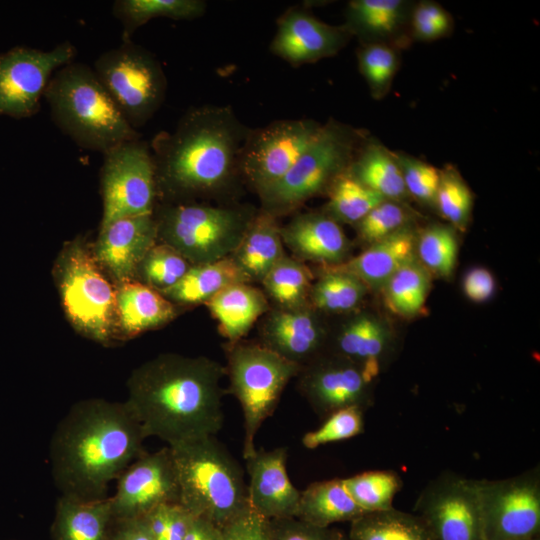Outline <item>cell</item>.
Returning a JSON list of instances; mask_svg holds the SVG:
<instances>
[{"label":"cell","instance_id":"obj_1","mask_svg":"<svg viewBox=\"0 0 540 540\" xmlns=\"http://www.w3.org/2000/svg\"><path fill=\"white\" fill-rule=\"evenodd\" d=\"M225 367L204 356L161 354L135 368L125 403L146 437L168 446L215 436L224 422Z\"/></svg>","mask_w":540,"mask_h":540},{"label":"cell","instance_id":"obj_2","mask_svg":"<svg viewBox=\"0 0 540 540\" xmlns=\"http://www.w3.org/2000/svg\"><path fill=\"white\" fill-rule=\"evenodd\" d=\"M144 430L125 402L75 403L51 437L49 463L61 496L107 497L109 484L144 453Z\"/></svg>","mask_w":540,"mask_h":540},{"label":"cell","instance_id":"obj_3","mask_svg":"<svg viewBox=\"0 0 540 540\" xmlns=\"http://www.w3.org/2000/svg\"><path fill=\"white\" fill-rule=\"evenodd\" d=\"M249 133L230 107L188 109L172 132L152 142L157 196L182 202L226 187L240 172Z\"/></svg>","mask_w":540,"mask_h":540},{"label":"cell","instance_id":"obj_4","mask_svg":"<svg viewBox=\"0 0 540 540\" xmlns=\"http://www.w3.org/2000/svg\"><path fill=\"white\" fill-rule=\"evenodd\" d=\"M44 98L55 125L82 149L104 154L140 137L87 64L73 61L59 68Z\"/></svg>","mask_w":540,"mask_h":540},{"label":"cell","instance_id":"obj_5","mask_svg":"<svg viewBox=\"0 0 540 540\" xmlns=\"http://www.w3.org/2000/svg\"><path fill=\"white\" fill-rule=\"evenodd\" d=\"M168 447L177 472L179 503L192 516L222 529L250 507L243 470L215 436Z\"/></svg>","mask_w":540,"mask_h":540},{"label":"cell","instance_id":"obj_6","mask_svg":"<svg viewBox=\"0 0 540 540\" xmlns=\"http://www.w3.org/2000/svg\"><path fill=\"white\" fill-rule=\"evenodd\" d=\"M362 133L334 120L322 127L292 168L277 182L259 191L262 209L286 213L322 193L350 167L363 142Z\"/></svg>","mask_w":540,"mask_h":540},{"label":"cell","instance_id":"obj_7","mask_svg":"<svg viewBox=\"0 0 540 540\" xmlns=\"http://www.w3.org/2000/svg\"><path fill=\"white\" fill-rule=\"evenodd\" d=\"M256 212L245 207L169 203L156 219L158 238L191 265L231 256Z\"/></svg>","mask_w":540,"mask_h":540},{"label":"cell","instance_id":"obj_8","mask_svg":"<svg viewBox=\"0 0 540 540\" xmlns=\"http://www.w3.org/2000/svg\"><path fill=\"white\" fill-rule=\"evenodd\" d=\"M84 241L66 244L54 267L62 307L77 332L108 343L116 333L115 288Z\"/></svg>","mask_w":540,"mask_h":540},{"label":"cell","instance_id":"obj_9","mask_svg":"<svg viewBox=\"0 0 540 540\" xmlns=\"http://www.w3.org/2000/svg\"><path fill=\"white\" fill-rule=\"evenodd\" d=\"M301 367L262 343L228 345L225 367L228 391L238 400L243 412L244 459L255 453V437L260 427L273 414L285 387Z\"/></svg>","mask_w":540,"mask_h":540},{"label":"cell","instance_id":"obj_10","mask_svg":"<svg viewBox=\"0 0 540 540\" xmlns=\"http://www.w3.org/2000/svg\"><path fill=\"white\" fill-rule=\"evenodd\" d=\"M93 70L135 130L144 126L165 100L167 79L160 62L132 40L100 54Z\"/></svg>","mask_w":540,"mask_h":540},{"label":"cell","instance_id":"obj_11","mask_svg":"<svg viewBox=\"0 0 540 540\" xmlns=\"http://www.w3.org/2000/svg\"><path fill=\"white\" fill-rule=\"evenodd\" d=\"M100 183L103 199L100 228L125 217L153 214L157 188L148 143L139 137L105 152Z\"/></svg>","mask_w":540,"mask_h":540},{"label":"cell","instance_id":"obj_12","mask_svg":"<svg viewBox=\"0 0 540 540\" xmlns=\"http://www.w3.org/2000/svg\"><path fill=\"white\" fill-rule=\"evenodd\" d=\"M477 486L484 540L539 537V465L506 479H477Z\"/></svg>","mask_w":540,"mask_h":540},{"label":"cell","instance_id":"obj_13","mask_svg":"<svg viewBox=\"0 0 540 540\" xmlns=\"http://www.w3.org/2000/svg\"><path fill=\"white\" fill-rule=\"evenodd\" d=\"M76 54L75 46L64 41L46 51L16 47L0 55V116L36 114L51 77Z\"/></svg>","mask_w":540,"mask_h":540},{"label":"cell","instance_id":"obj_14","mask_svg":"<svg viewBox=\"0 0 540 540\" xmlns=\"http://www.w3.org/2000/svg\"><path fill=\"white\" fill-rule=\"evenodd\" d=\"M414 511L433 540H484L477 479L442 473L423 488Z\"/></svg>","mask_w":540,"mask_h":540},{"label":"cell","instance_id":"obj_15","mask_svg":"<svg viewBox=\"0 0 540 540\" xmlns=\"http://www.w3.org/2000/svg\"><path fill=\"white\" fill-rule=\"evenodd\" d=\"M311 119L279 120L250 131L240 158V173L259 192L281 179L319 133Z\"/></svg>","mask_w":540,"mask_h":540},{"label":"cell","instance_id":"obj_16","mask_svg":"<svg viewBox=\"0 0 540 540\" xmlns=\"http://www.w3.org/2000/svg\"><path fill=\"white\" fill-rule=\"evenodd\" d=\"M298 387L314 412L325 419L333 412L372 405L371 381L362 368L337 354H320L303 365Z\"/></svg>","mask_w":540,"mask_h":540},{"label":"cell","instance_id":"obj_17","mask_svg":"<svg viewBox=\"0 0 540 540\" xmlns=\"http://www.w3.org/2000/svg\"><path fill=\"white\" fill-rule=\"evenodd\" d=\"M179 484L170 447L143 453L117 478L110 497L113 517H143L155 507L179 503Z\"/></svg>","mask_w":540,"mask_h":540},{"label":"cell","instance_id":"obj_18","mask_svg":"<svg viewBox=\"0 0 540 540\" xmlns=\"http://www.w3.org/2000/svg\"><path fill=\"white\" fill-rule=\"evenodd\" d=\"M350 37L344 26L329 25L293 8L279 19L270 50L292 65H301L337 54Z\"/></svg>","mask_w":540,"mask_h":540},{"label":"cell","instance_id":"obj_19","mask_svg":"<svg viewBox=\"0 0 540 540\" xmlns=\"http://www.w3.org/2000/svg\"><path fill=\"white\" fill-rule=\"evenodd\" d=\"M157 238L154 213L125 217L100 228L93 254L117 284L136 280L138 267Z\"/></svg>","mask_w":540,"mask_h":540},{"label":"cell","instance_id":"obj_20","mask_svg":"<svg viewBox=\"0 0 540 540\" xmlns=\"http://www.w3.org/2000/svg\"><path fill=\"white\" fill-rule=\"evenodd\" d=\"M245 461L250 508L267 520L296 517L301 491L287 473V448L256 449Z\"/></svg>","mask_w":540,"mask_h":540},{"label":"cell","instance_id":"obj_21","mask_svg":"<svg viewBox=\"0 0 540 540\" xmlns=\"http://www.w3.org/2000/svg\"><path fill=\"white\" fill-rule=\"evenodd\" d=\"M261 336L264 346L300 366L322 354L325 343L324 329L308 306L274 310Z\"/></svg>","mask_w":540,"mask_h":540},{"label":"cell","instance_id":"obj_22","mask_svg":"<svg viewBox=\"0 0 540 540\" xmlns=\"http://www.w3.org/2000/svg\"><path fill=\"white\" fill-rule=\"evenodd\" d=\"M283 244L299 261L335 266L345 262L350 243L340 224L325 212L296 215L280 227Z\"/></svg>","mask_w":540,"mask_h":540},{"label":"cell","instance_id":"obj_23","mask_svg":"<svg viewBox=\"0 0 540 540\" xmlns=\"http://www.w3.org/2000/svg\"><path fill=\"white\" fill-rule=\"evenodd\" d=\"M414 5L405 0H353L347 5L343 26L362 44L379 43L399 49L411 39Z\"/></svg>","mask_w":540,"mask_h":540},{"label":"cell","instance_id":"obj_24","mask_svg":"<svg viewBox=\"0 0 540 540\" xmlns=\"http://www.w3.org/2000/svg\"><path fill=\"white\" fill-rule=\"evenodd\" d=\"M417 235L411 225L372 243L359 255L333 267L361 280L368 289L379 290L401 267L416 259Z\"/></svg>","mask_w":540,"mask_h":540},{"label":"cell","instance_id":"obj_25","mask_svg":"<svg viewBox=\"0 0 540 540\" xmlns=\"http://www.w3.org/2000/svg\"><path fill=\"white\" fill-rule=\"evenodd\" d=\"M115 296L118 329L126 336L158 328L176 317L171 301L138 280L117 284Z\"/></svg>","mask_w":540,"mask_h":540},{"label":"cell","instance_id":"obj_26","mask_svg":"<svg viewBox=\"0 0 540 540\" xmlns=\"http://www.w3.org/2000/svg\"><path fill=\"white\" fill-rule=\"evenodd\" d=\"M391 332L378 318L361 314L342 327L336 338L334 354L359 365L374 381L391 346Z\"/></svg>","mask_w":540,"mask_h":540},{"label":"cell","instance_id":"obj_27","mask_svg":"<svg viewBox=\"0 0 540 540\" xmlns=\"http://www.w3.org/2000/svg\"><path fill=\"white\" fill-rule=\"evenodd\" d=\"M205 305L217 321L220 334L229 344L239 342L269 308L264 293L249 283L230 285Z\"/></svg>","mask_w":540,"mask_h":540},{"label":"cell","instance_id":"obj_28","mask_svg":"<svg viewBox=\"0 0 540 540\" xmlns=\"http://www.w3.org/2000/svg\"><path fill=\"white\" fill-rule=\"evenodd\" d=\"M284 255L276 216L262 209L253 216L231 257L250 281L261 282Z\"/></svg>","mask_w":540,"mask_h":540},{"label":"cell","instance_id":"obj_29","mask_svg":"<svg viewBox=\"0 0 540 540\" xmlns=\"http://www.w3.org/2000/svg\"><path fill=\"white\" fill-rule=\"evenodd\" d=\"M113 518L108 496L85 501L60 495L51 537L52 540H107Z\"/></svg>","mask_w":540,"mask_h":540},{"label":"cell","instance_id":"obj_30","mask_svg":"<svg viewBox=\"0 0 540 540\" xmlns=\"http://www.w3.org/2000/svg\"><path fill=\"white\" fill-rule=\"evenodd\" d=\"M249 282L234 259L227 256L214 262L191 265L174 286L161 294L173 304H205L226 287Z\"/></svg>","mask_w":540,"mask_h":540},{"label":"cell","instance_id":"obj_31","mask_svg":"<svg viewBox=\"0 0 540 540\" xmlns=\"http://www.w3.org/2000/svg\"><path fill=\"white\" fill-rule=\"evenodd\" d=\"M365 512L349 493L344 479L311 483L301 491L297 516L301 521L319 528L338 522H352Z\"/></svg>","mask_w":540,"mask_h":540},{"label":"cell","instance_id":"obj_32","mask_svg":"<svg viewBox=\"0 0 540 540\" xmlns=\"http://www.w3.org/2000/svg\"><path fill=\"white\" fill-rule=\"evenodd\" d=\"M349 171L385 200L403 203L409 196L394 153L375 140H363Z\"/></svg>","mask_w":540,"mask_h":540},{"label":"cell","instance_id":"obj_33","mask_svg":"<svg viewBox=\"0 0 540 540\" xmlns=\"http://www.w3.org/2000/svg\"><path fill=\"white\" fill-rule=\"evenodd\" d=\"M206 6L202 0H117L112 5V13L122 25V41H128L139 27L153 18L193 20L205 13Z\"/></svg>","mask_w":540,"mask_h":540},{"label":"cell","instance_id":"obj_34","mask_svg":"<svg viewBox=\"0 0 540 540\" xmlns=\"http://www.w3.org/2000/svg\"><path fill=\"white\" fill-rule=\"evenodd\" d=\"M348 540H433L416 514L395 508L364 513L350 522Z\"/></svg>","mask_w":540,"mask_h":540},{"label":"cell","instance_id":"obj_35","mask_svg":"<svg viewBox=\"0 0 540 540\" xmlns=\"http://www.w3.org/2000/svg\"><path fill=\"white\" fill-rule=\"evenodd\" d=\"M430 286L431 274L416 258L396 271L381 290L386 307L409 318L423 310Z\"/></svg>","mask_w":540,"mask_h":540},{"label":"cell","instance_id":"obj_36","mask_svg":"<svg viewBox=\"0 0 540 540\" xmlns=\"http://www.w3.org/2000/svg\"><path fill=\"white\" fill-rule=\"evenodd\" d=\"M311 277L309 268L303 262L284 255L261 282L268 296L280 308L295 309L307 306Z\"/></svg>","mask_w":540,"mask_h":540},{"label":"cell","instance_id":"obj_37","mask_svg":"<svg viewBox=\"0 0 540 540\" xmlns=\"http://www.w3.org/2000/svg\"><path fill=\"white\" fill-rule=\"evenodd\" d=\"M325 213L335 221L356 225L385 200L358 181L348 170L339 175L327 191Z\"/></svg>","mask_w":540,"mask_h":540},{"label":"cell","instance_id":"obj_38","mask_svg":"<svg viewBox=\"0 0 540 540\" xmlns=\"http://www.w3.org/2000/svg\"><path fill=\"white\" fill-rule=\"evenodd\" d=\"M326 269L311 287L312 305L330 313L348 312L358 307L367 293L366 285L348 272L329 266Z\"/></svg>","mask_w":540,"mask_h":540},{"label":"cell","instance_id":"obj_39","mask_svg":"<svg viewBox=\"0 0 540 540\" xmlns=\"http://www.w3.org/2000/svg\"><path fill=\"white\" fill-rule=\"evenodd\" d=\"M345 485L363 512L394 508L393 500L402 488L401 477L393 470H372L344 478Z\"/></svg>","mask_w":540,"mask_h":540},{"label":"cell","instance_id":"obj_40","mask_svg":"<svg viewBox=\"0 0 540 540\" xmlns=\"http://www.w3.org/2000/svg\"><path fill=\"white\" fill-rule=\"evenodd\" d=\"M458 257L455 229L448 225H430L417 237L416 258L431 274L452 276Z\"/></svg>","mask_w":540,"mask_h":540},{"label":"cell","instance_id":"obj_41","mask_svg":"<svg viewBox=\"0 0 540 540\" xmlns=\"http://www.w3.org/2000/svg\"><path fill=\"white\" fill-rule=\"evenodd\" d=\"M435 207L455 230L465 231L473 208V194L458 170L447 165L440 170Z\"/></svg>","mask_w":540,"mask_h":540},{"label":"cell","instance_id":"obj_42","mask_svg":"<svg viewBox=\"0 0 540 540\" xmlns=\"http://www.w3.org/2000/svg\"><path fill=\"white\" fill-rule=\"evenodd\" d=\"M190 267L191 264L171 246L155 244L141 261L136 278L163 293L174 286Z\"/></svg>","mask_w":540,"mask_h":540},{"label":"cell","instance_id":"obj_43","mask_svg":"<svg viewBox=\"0 0 540 540\" xmlns=\"http://www.w3.org/2000/svg\"><path fill=\"white\" fill-rule=\"evenodd\" d=\"M398 49L379 43L362 44L359 49V70L375 99L383 98L390 90L399 68Z\"/></svg>","mask_w":540,"mask_h":540},{"label":"cell","instance_id":"obj_44","mask_svg":"<svg viewBox=\"0 0 540 540\" xmlns=\"http://www.w3.org/2000/svg\"><path fill=\"white\" fill-rule=\"evenodd\" d=\"M411 211L402 203L383 200L355 227L361 240L369 245L410 225Z\"/></svg>","mask_w":540,"mask_h":540},{"label":"cell","instance_id":"obj_45","mask_svg":"<svg viewBox=\"0 0 540 540\" xmlns=\"http://www.w3.org/2000/svg\"><path fill=\"white\" fill-rule=\"evenodd\" d=\"M364 410L348 407L337 410L324 419L316 430L307 432L302 437V444L307 449L347 440L361 434L364 430Z\"/></svg>","mask_w":540,"mask_h":540},{"label":"cell","instance_id":"obj_46","mask_svg":"<svg viewBox=\"0 0 540 540\" xmlns=\"http://www.w3.org/2000/svg\"><path fill=\"white\" fill-rule=\"evenodd\" d=\"M409 196L423 205L435 206L440 170L403 152H393Z\"/></svg>","mask_w":540,"mask_h":540},{"label":"cell","instance_id":"obj_47","mask_svg":"<svg viewBox=\"0 0 540 540\" xmlns=\"http://www.w3.org/2000/svg\"><path fill=\"white\" fill-rule=\"evenodd\" d=\"M193 517L180 503H166L142 518L153 540H184Z\"/></svg>","mask_w":540,"mask_h":540},{"label":"cell","instance_id":"obj_48","mask_svg":"<svg viewBox=\"0 0 540 540\" xmlns=\"http://www.w3.org/2000/svg\"><path fill=\"white\" fill-rule=\"evenodd\" d=\"M452 29L453 19L440 4L420 1L414 5L410 18L411 38L433 41L448 36Z\"/></svg>","mask_w":540,"mask_h":540},{"label":"cell","instance_id":"obj_49","mask_svg":"<svg viewBox=\"0 0 540 540\" xmlns=\"http://www.w3.org/2000/svg\"><path fill=\"white\" fill-rule=\"evenodd\" d=\"M221 530L222 540H271L269 520L250 507Z\"/></svg>","mask_w":540,"mask_h":540},{"label":"cell","instance_id":"obj_50","mask_svg":"<svg viewBox=\"0 0 540 540\" xmlns=\"http://www.w3.org/2000/svg\"><path fill=\"white\" fill-rule=\"evenodd\" d=\"M271 540H334L335 530L319 528L296 517L269 520Z\"/></svg>","mask_w":540,"mask_h":540},{"label":"cell","instance_id":"obj_51","mask_svg":"<svg viewBox=\"0 0 540 540\" xmlns=\"http://www.w3.org/2000/svg\"><path fill=\"white\" fill-rule=\"evenodd\" d=\"M496 282L492 273L483 267L469 270L463 280L465 295L473 302L481 303L490 299L495 292Z\"/></svg>","mask_w":540,"mask_h":540},{"label":"cell","instance_id":"obj_52","mask_svg":"<svg viewBox=\"0 0 540 540\" xmlns=\"http://www.w3.org/2000/svg\"><path fill=\"white\" fill-rule=\"evenodd\" d=\"M107 540H153L142 517L113 518Z\"/></svg>","mask_w":540,"mask_h":540},{"label":"cell","instance_id":"obj_53","mask_svg":"<svg viewBox=\"0 0 540 540\" xmlns=\"http://www.w3.org/2000/svg\"><path fill=\"white\" fill-rule=\"evenodd\" d=\"M184 540H222V530L205 519L193 517Z\"/></svg>","mask_w":540,"mask_h":540},{"label":"cell","instance_id":"obj_54","mask_svg":"<svg viewBox=\"0 0 540 540\" xmlns=\"http://www.w3.org/2000/svg\"><path fill=\"white\" fill-rule=\"evenodd\" d=\"M334 540H348V537L339 531H335Z\"/></svg>","mask_w":540,"mask_h":540},{"label":"cell","instance_id":"obj_55","mask_svg":"<svg viewBox=\"0 0 540 540\" xmlns=\"http://www.w3.org/2000/svg\"><path fill=\"white\" fill-rule=\"evenodd\" d=\"M527 540H540L539 537L533 538V539H527Z\"/></svg>","mask_w":540,"mask_h":540}]
</instances>
